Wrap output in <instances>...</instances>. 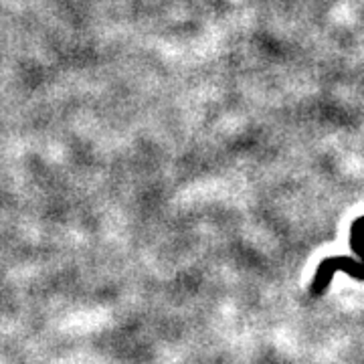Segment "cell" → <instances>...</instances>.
<instances>
[{
  "label": "cell",
  "instance_id": "1",
  "mask_svg": "<svg viewBox=\"0 0 364 364\" xmlns=\"http://www.w3.org/2000/svg\"><path fill=\"white\" fill-rule=\"evenodd\" d=\"M336 272H344L350 275L352 279H360L364 282V263H354L348 257H330V259L322 261V265H320V269L316 273V279H314V294H322L328 284H330V279H332V275Z\"/></svg>",
  "mask_w": 364,
  "mask_h": 364
}]
</instances>
